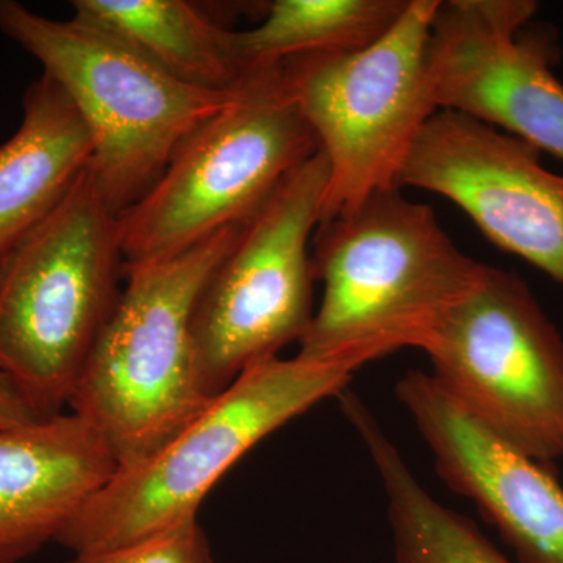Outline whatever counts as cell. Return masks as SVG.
Here are the masks:
<instances>
[{
  "label": "cell",
  "mask_w": 563,
  "mask_h": 563,
  "mask_svg": "<svg viewBox=\"0 0 563 563\" xmlns=\"http://www.w3.org/2000/svg\"><path fill=\"white\" fill-rule=\"evenodd\" d=\"M118 214L90 168L0 269V373L40 417L65 413L124 279Z\"/></svg>",
  "instance_id": "obj_4"
},
{
  "label": "cell",
  "mask_w": 563,
  "mask_h": 563,
  "mask_svg": "<svg viewBox=\"0 0 563 563\" xmlns=\"http://www.w3.org/2000/svg\"><path fill=\"white\" fill-rule=\"evenodd\" d=\"M74 16L120 36L154 65L199 90L235 92L243 76L228 29L185 0H74Z\"/></svg>",
  "instance_id": "obj_15"
},
{
  "label": "cell",
  "mask_w": 563,
  "mask_h": 563,
  "mask_svg": "<svg viewBox=\"0 0 563 563\" xmlns=\"http://www.w3.org/2000/svg\"><path fill=\"white\" fill-rule=\"evenodd\" d=\"M317 152L282 65L247 74L235 102L199 125L118 214L125 265L173 257L244 224Z\"/></svg>",
  "instance_id": "obj_6"
},
{
  "label": "cell",
  "mask_w": 563,
  "mask_h": 563,
  "mask_svg": "<svg viewBox=\"0 0 563 563\" xmlns=\"http://www.w3.org/2000/svg\"><path fill=\"white\" fill-rule=\"evenodd\" d=\"M313 244L322 298L299 354L363 365L402 347L422 350L487 268L455 246L431 207L401 188L374 192L321 222Z\"/></svg>",
  "instance_id": "obj_1"
},
{
  "label": "cell",
  "mask_w": 563,
  "mask_h": 563,
  "mask_svg": "<svg viewBox=\"0 0 563 563\" xmlns=\"http://www.w3.org/2000/svg\"><path fill=\"white\" fill-rule=\"evenodd\" d=\"M47 418L40 417L16 384L0 373V431L22 428Z\"/></svg>",
  "instance_id": "obj_19"
},
{
  "label": "cell",
  "mask_w": 563,
  "mask_h": 563,
  "mask_svg": "<svg viewBox=\"0 0 563 563\" xmlns=\"http://www.w3.org/2000/svg\"><path fill=\"white\" fill-rule=\"evenodd\" d=\"M396 398L440 479L477 507L518 563H563V487L550 468L466 412L431 373H407Z\"/></svg>",
  "instance_id": "obj_12"
},
{
  "label": "cell",
  "mask_w": 563,
  "mask_h": 563,
  "mask_svg": "<svg viewBox=\"0 0 563 563\" xmlns=\"http://www.w3.org/2000/svg\"><path fill=\"white\" fill-rule=\"evenodd\" d=\"M68 563H214V559L201 525L191 520L117 550L74 554Z\"/></svg>",
  "instance_id": "obj_18"
},
{
  "label": "cell",
  "mask_w": 563,
  "mask_h": 563,
  "mask_svg": "<svg viewBox=\"0 0 563 563\" xmlns=\"http://www.w3.org/2000/svg\"><path fill=\"white\" fill-rule=\"evenodd\" d=\"M398 187L443 196L499 250L563 285V176L548 172L526 141L439 110L415 141Z\"/></svg>",
  "instance_id": "obj_11"
},
{
  "label": "cell",
  "mask_w": 563,
  "mask_h": 563,
  "mask_svg": "<svg viewBox=\"0 0 563 563\" xmlns=\"http://www.w3.org/2000/svg\"><path fill=\"white\" fill-rule=\"evenodd\" d=\"M422 351L466 412L547 468L562 461L563 339L521 277L487 266Z\"/></svg>",
  "instance_id": "obj_9"
},
{
  "label": "cell",
  "mask_w": 563,
  "mask_h": 563,
  "mask_svg": "<svg viewBox=\"0 0 563 563\" xmlns=\"http://www.w3.org/2000/svg\"><path fill=\"white\" fill-rule=\"evenodd\" d=\"M242 225L173 257L124 265L120 299L69 401L101 433L118 470L150 459L209 406L192 317Z\"/></svg>",
  "instance_id": "obj_2"
},
{
  "label": "cell",
  "mask_w": 563,
  "mask_h": 563,
  "mask_svg": "<svg viewBox=\"0 0 563 563\" xmlns=\"http://www.w3.org/2000/svg\"><path fill=\"white\" fill-rule=\"evenodd\" d=\"M92 140L79 110L47 74L22 98V121L0 144V269L90 168Z\"/></svg>",
  "instance_id": "obj_14"
},
{
  "label": "cell",
  "mask_w": 563,
  "mask_h": 563,
  "mask_svg": "<svg viewBox=\"0 0 563 563\" xmlns=\"http://www.w3.org/2000/svg\"><path fill=\"white\" fill-rule=\"evenodd\" d=\"M532 0L439 2L428 69L437 109L455 111L563 161V84L542 33L523 35Z\"/></svg>",
  "instance_id": "obj_10"
},
{
  "label": "cell",
  "mask_w": 563,
  "mask_h": 563,
  "mask_svg": "<svg viewBox=\"0 0 563 563\" xmlns=\"http://www.w3.org/2000/svg\"><path fill=\"white\" fill-rule=\"evenodd\" d=\"M117 472L109 444L79 415L0 431V563L58 542Z\"/></svg>",
  "instance_id": "obj_13"
},
{
  "label": "cell",
  "mask_w": 563,
  "mask_h": 563,
  "mask_svg": "<svg viewBox=\"0 0 563 563\" xmlns=\"http://www.w3.org/2000/svg\"><path fill=\"white\" fill-rule=\"evenodd\" d=\"M0 32L35 57L79 110L92 140L90 172L117 214L140 201L177 147L239 96L174 79L120 36L80 18L51 20L0 0Z\"/></svg>",
  "instance_id": "obj_5"
},
{
  "label": "cell",
  "mask_w": 563,
  "mask_h": 563,
  "mask_svg": "<svg viewBox=\"0 0 563 563\" xmlns=\"http://www.w3.org/2000/svg\"><path fill=\"white\" fill-rule=\"evenodd\" d=\"M439 2L409 0L398 22L366 49L282 63L287 90L329 166L321 222L374 192L399 188L415 141L439 111L428 69Z\"/></svg>",
  "instance_id": "obj_7"
},
{
  "label": "cell",
  "mask_w": 563,
  "mask_h": 563,
  "mask_svg": "<svg viewBox=\"0 0 563 563\" xmlns=\"http://www.w3.org/2000/svg\"><path fill=\"white\" fill-rule=\"evenodd\" d=\"M363 366L346 357H274L240 374L162 450L118 470L57 543L102 553L198 520L211 488L255 444L322 399L346 390Z\"/></svg>",
  "instance_id": "obj_3"
},
{
  "label": "cell",
  "mask_w": 563,
  "mask_h": 563,
  "mask_svg": "<svg viewBox=\"0 0 563 563\" xmlns=\"http://www.w3.org/2000/svg\"><path fill=\"white\" fill-rule=\"evenodd\" d=\"M329 166L320 151L250 218L201 292L192 340L207 398L301 342L312 307V254Z\"/></svg>",
  "instance_id": "obj_8"
},
{
  "label": "cell",
  "mask_w": 563,
  "mask_h": 563,
  "mask_svg": "<svg viewBox=\"0 0 563 563\" xmlns=\"http://www.w3.org/2000/svg\"><path fill=\"white\" fill-rule=\"evenodd\" d=\"M346 418L365 444L383 485L395 563H518L479 526L437 501L422 487L365 404L347 407Z\"/></svg>",
  "instance_id": "obj_16"
},
{
  "label": "cell",
  "mask_w": 563,
  "mask_h": 563,
  "mask_svg": "<svg viewBox=\"0 0 563 563\" xmlns=\"http://www.w3.org/2000/svg\"><path fill=\"white\" fill-rule=\"evenodd\" d=\"M409 0H276L257 27L229 33L243 79L291 58L372 46L398 22Z\"/></svg>",
  "instance_id": "obj_17"
}]
</instances>
